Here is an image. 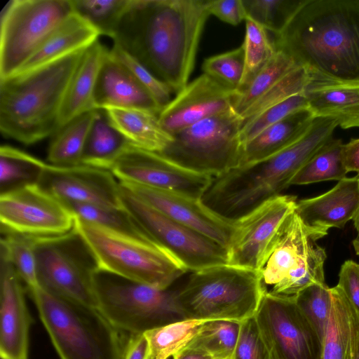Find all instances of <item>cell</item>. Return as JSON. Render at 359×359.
Returning a JSON list of instances; mask_svg holds the SVG:
<instances>
[{"instance_id":"6da1fadb","label":"cell","mask_w":359,"mask_h":359,"mask_svg":"<svg viewBox=\"0 0 359 359\" xmlns=\"http://www.w3.org/2000/svg\"><path fill=\"white\" fill-rule=\"evenodd\" d=\"M209 0H133L113 37L177 94L188 83Z\"/></svg>"},{"instance_id":"7a4b0ae2","label":"cell","mask_w":359,"mask_h":359,"mask_svg":"<svg viewBox=\"0 0 359 359\" xmlns=\"http://www.w3.org/2000/svg\"><path fill=\"white\" fill-rule=\"evenodd\" d=\"M308 72V87L359 84V0H301L273 40Z\"/></svg>"},{"instance_id":"3957f363","label":"cell","mask_w":359,"mask_h":359,"mask_svg":"<svg viewBox=\"0 0 359 359\" xmlns=\"http://www.w3.org/2000/svg\"><path fill=\"white\" fill-rule=\"evenodd\" d=\"M84 51L0 79V130L4 137L29 145L59 130L65 95Z\"/></svg>"},{"instance_id":"277c9868","label":"cell","mask_w":359,"mask_h":359,"mask_svg":"<svg viewBox=\"0 0 359 359\" xmlns=\"http://www.w3.org/2000/svg\"><path fill=\"white\" fill-rule=\"evenodd\" d=\"M27 292L60 359H123L128 339L97 308L39 286Z\"/></svg>"},{"instance_id":"5b68a950","label":"cell","mask_w":359,"mask_h":359,"mask_svg":"<svg viewBox=\"0 0 359 359\" xmlns=\"http://www.w3.org/2000/svg\"><path fill=\"white\" fill-rule=\"evenodd\" d=\"M191 272L175 291L187 319L241 323L255 316L265 293L259 271L226 264Z\"/></svg>"},{"instance_id":"8992f818","label":"cell","mask_w":359,"mask_h":359,"mask_svg":"<svg viewBox=\"0 0 359 359\" xmlns=\"http://www.w3.org/2000/svg\"><path fill=\"white\" fill-rule=\"evenodd\" d=\"M75 229L100 270L161 289L188 271L155 244L76 218Z\"/></svg>"},{"instance_id":"52a82bcc","label":"cell","mask_w":359,"mask_h":359,"mask_svg":"<svg viewBox=\"0 0 359 359\" xmlns=\"http://www.w3.org/2000/svg\"><path fill=\"white\" fill-rule=\"evenodd\" d=\"M97 309L123 333L144 332L187 320L175 291L161 289L97 269Z\"/></svg>"},{"instance_id":"ba28073f","label":"cell","mask_w":359,"mask_h":359,"mask_svg":"<svg viewBox=\"0 0 359 359\" xmlns=\"http://www.w3.org/2000/svg\"><path fill=\"white\" fill-rule=\"evenodd\" d=\"M294 211L284 222L259 273L265 293L294 297L313 284L326 283L325 250Z\"/></svg>"},{"instance_id":"9c48e42d","label":"cell","mask_w":359,"mask_h":359,"mask_svg":"<svg viewBox=\"0 0 359 359\" xmlns=\"http://www.w3.org/2000/svg\"><path fill=\"white\" fill-rule=\"evenodd\" d=\"M241 128L233 110L211 116L173 135L158 154L187 170L215 177L240 165Z\"/></svg>"},{"instance_id":"30bf717a","label":"cell","mask_w":359,"mask_h":359,"mask_svg":"<svg viewBox=\"0 0 359 359\" xmlns=\"http://www.w3.org/2000/svg\"><path fill=\"white\" fill-rule=\"evenodd\" d=\"M39 285L55 296L97 308L94 286L96 262L74 228L55 236H36Z\"/></svg>"},{"instance_id":"8fae6325","label":"cell","mask_w":359,"mask_h":359,"mask_svg":"<svg viewBox=\"0 0 359 359\" xmlns=\"http://www.w3.org/2000/svg\"><path fill=\"white\" fill-rule=\"evenodd\" d=\"M72 0H11L0 23V79L15 72L72 13Z\"/></svg>"},{"instance_id":"7c38bea8","label":"cell","mask_w":359,"mask_h":359,"mask_svg":"<svg viewBox=\"0 0 359 359\" xmlns=\"http://www.w3.org/2000/svg\"><path fill=\"white\" fill-rule=\"evenodd\" d=\"M119 184L123 208L157 245L179 261L188 271L228 264L225 248L170 219L120 182Z\"/></svg>"},{"instance_id":"4fadbf2b","label":"cell","mask_w":359,"mask_h":359,"mask_svg":"<svg viewBox=\"0 0 359 359\" xmlns=\"http://www.w3.org/2000/svg\"><path fill=\"white\" fill-rule=\"evenodd\" d=\"M255 318L274 359H321L322 340L294 296L264 293Z\"/></svg>"},{"instance_id":"5bb4252c","label":"cell","mask_w":359,"mask_h":359,"mask_svg":"<svg viewBox=\"0 0 359 359\" xmlns=\"http://www.w3.org/2000/svg\"><path fill=\"white\" fill-rule=\"evenodd\" d=\"M1 232L31 236H55L72 231L76 217L72 211L38 184L0 194Z\"/></svg>"},{"instance_id":"9a60e30c","label":"cell","mask_w":359,"mask_h":359,"mask_svg":"<svg viewBox=\"0 0 359 359\" xmlns=\"http://www.w3.org/2000/svg\"><path fill=\"white\" fill-rule=\"evenodd\" d=\"M109 170L119 182L173 192L201 200L212 176L182 168L161 154L129 143Z\"/></svg>"},{"instance_id":"2e32d148","label":"cell","mask_w":359,"mask_h":359,"mask_svg":"<svg viewBox=\"0 0 359 359\" xmlns=\"http://www.w3.org/2000/svg\"><path fill=\"white\" fill-rule=\"evenodd\" d=\"M297 201L296 196L279 195L235 222L226 248L228 264L259 271Z\"/></svg>"},{"instance_id":"e0dca14e","label":"cell","mask_w":359,"mask_h":359,"mask_svg":"<svg viewBox=\"0 0 359 359\" xmlns=\"http://www.w3.org/2000/svg\"><path fill=\"white\" fill-rule=\"evenodd\" d=\"M38 185L65 205L123 207L119 182L109 170L85 164L58 166L47 163Z\"/></svg>"},{"instance_id":"ac0fdd59","label":"cell","mask_w":359,"mask_h":359,"mask_svg":"<svg viewBox=\"0 0 359 359\" xmlns=\"http://www.w3.org/2000/svg\"><path fill=\"white\" fill-rule=\"evenodd\" d=\"M237 94L203 73L162 109L160 123L172 136L205 118L233 110Z\"/></svg>"},{"instance_id":"d6986e66","label":"cell","mask_w":359,"mask_h":359,"mask_svg":"<svg viewBox=\"0 0 359 359\" xmlns=\"http://www.w3.org/2000/svg\"><path fill=\"white\" fill-rule=\"evenodd\" d=\"M138 198L170 219L227 248L235 222L225 220L195 200L173 192L119 182Z\"/></svg>"},{"instance_id":"ffe728a7","label":"cell","mask_w":359,"mask_h":359,"mask_svg":"<svg viewBox=\"0 0 359 359\" xmlns=\"http://www.w3.org/2000/svg\"><path fill=\"white\" fill-rule=\"evenodd\" d=\"M0 355L1 359H27L32 322L23 282L3 255L0 265Z\"/></svg>"},{"instance_id":"44dd1931","label":"cell","mask_w":359,"mask_h":359,"mask_svg":"<svg viewBox=\"0 0 359 359\" xmlns=\"http://www.w3.org/2000/svg\"><path fill=\"white\" fill-rule=\"evenodd\" d=\"M359 206V174L345 177L328 191L297 201L295 212L319 239L331 228L342 229Z\"/></svg>"},{"instance_id":"7402d4cb","label":"cell","mask_w":359,"mask_h":359,"mask_svg":"<svg viewBox=\"0 0 359 359\" xmlns=\"http://www.w3.org/2000/svg\"><path fill=\"white\" fill-rule=\"evenodd\" d=\"M95 109H137L159 114L162 108L133 74L107 52L94 90Z\"/></svg>"},{"instance_id":"603a6c76","label":"cell","mask_w":359,"mask_h":359,"mask_svg":"<svg viewBox=\"0 0 359 359\" xmlns=\"http://www.w3.org/2000/svg\"><path fill=\"white\" fill-rule=\"evenodd\" d=\"M99 36L93 26L74 12L14 74L34 70L86 50Z\"/></svg>"},{"instance_id":"cb8c5ba5","label":"cell","mask_w":359,"mask_h":359,"mask_svg":"<svg viewBox=\"0 0 359 359\" xmlns=\"http://www.w3.org/2000/svg\"><path fill=\"white\" fill-rule=\"evenodd\" d=\"M314 118L312 112L306 108L268 127L243 144L238 167L262 161L290 147L307 132Z\"/></svg>"},{"instance_id":"d4e9b609","label":"cell","mask_w":359,"mask_h":359,"mask_svg":"<svg viewBox=\"0 0 359 359\" xmlns=\"http://www.w3.org/2000/svg\"><path fill=\"white\" fill-rule=\"evenodd\" d=\"M107 51L98 40L85 50L65 95L60 115V129L76 117L95 110L94 90Z\"/></svg>"},{"instance_id":"484cf974","label":"cell","mask_w":359,"mask_h":359,"mask_svg":"<svg viewBox=\"0 0 359 359\" xmlns=\"http://www.w3.org/2000/svg\"><path fill=\"white\" fill-rule=\"evenodd\" d=\"M304 94L315 117L333 118L344 129L359 128V84L311 86Z\"/></svg>"},{"instance_id":"4316f807","label":"cell","mask_w":359,"mask_h":359,"mask_svg":"<svg viewBox=\"0 0 359 359\" xmlns=\"http://www.w3.org/2000/svg\"><path fill=\"white\" fill-rule=\"evenodd\" d=\"M105 110L115 128L137 147L161 153L173 139L161 126L157 114L137 109Z\"/></svg>"},{"instance_id":"83f0119b","label":"cell","mask_w":359,"mask_h":359,"mask_svg":"<svg viewBox=\"0 0 359 359\" xmlns=\"http://www.w3.org/2000/svg\"><path fill=\"white\" fill-rule=\"evenodd\" d=\"M111 122L105 109H95L88 130L81 164L109 170L112 163L129 144Z\"/></svg>"},{"instance_id":"f1b7e54d","label":"cell","mask_w":359,"mask_h":359,"mask_svg":"<svg viewBox=\"0 0 359 359\" xmlns=\"http://www.w3.org/2000/svg\"><path fill=\"white\" fill-rule=\"evenodd\" d=\"M332 307L322 342L321 359H351L349 301L337 286L331 287Z\"/></svg>"},{"instance_id":"f546056e","label":"cell","mask_w":359,"mask_h":359,"mask_svg":"<svg viewBox=\"0 0 359 359\" xmlns=\"http://www.w3.org/2000/svg\"><path fill=\"white\" fill-rule=\"evenodd\" d=\"M94 112L95 110L76 117L53 135L47 155L50 164L58 166L81 164L83 148Z\"/></svg>"},{"instance_id":"4dcf8cb0","label":"cell","mask_w":359,"mask_h":359,"mask_svg":"<svg viewBox=\"0 0 359 359\" xmlns=\"http://www.w3.org/2000/svg\"><path fill=\"white\" fill-rule=\"evenodd\" d=\"M46 163L8 145L0 148V194L38 184Z\"/></svg>"},{"instance_id":"1f68e13d","label":"cell","mask_w":359,"mask_h":359,"mask_svg":"<svg viewBox=\"0 0 359 359\" xmlns=\"http://www.w3.org/2000/svg\"><path fill=\"white\" fill-rule=\"evenodd\" d=\"M339 139L332 138L323 145L297 172L290 185H304L328 180L339 181L348 173L342 158Z\"/></svg>"},{"instance_id":"d6a6232c","label":"cell","mask_w":359,"mask_h":359,"mask_svg":"<svg viewBox=\"0 0 359 359\" xmlns=\"http://www.w3.org/2000/svg\"><path fill=\"white\" fill-rule=\"evenodd\" d=\"M298 67L287 54L276 50L271 60L255 76L245 90L237 94L233 107L234 112L241 118L264 94Z\"/></svg>"},{"instance_id":"836d02e7","label":"cell","mask_w":359,"mask_h":359,"mask_svg":"<svg viewBox=\"0 0 359 359\" xmlns=\"http://www.w3.org/2000/svg\"><path fill=\"white\" fill-rule=\"evenodd\" d=\"M66 205L76 219L96 224L159 246L123 207L117 208L82 203H69Z\"/></svg>"},{"instance_id":"e575fe53","label":"cell","mask_w":359,"mask_h":359,"mask_svg":"<svg viewBox=\"0 0 359 359\" xmlns=\"http://www.w3.org/2000/svg\"><path fill=\"white\" fill-rule=\"evenodd\" d=\"M205 320L187 319L144 333L150 359H169L184 348L200 331Z\"/></svg>"},{"instance_id":"d590c367","label":"cell","mask_w":359,"mask_h":359,"mask_svg":"<svg viewBox=\"0 0 359 359\" xmlns=\"http://www.w3.org/2000/svg\"><path fill=\"white\" fill-rule=\"evenodd\" d=\"M245 34L242 43L245 53V69L238 93L245 90L255 76L269 63L276 52L267 30L247 18Z\"/></svg>"},{"instance_id":"8d00e7d4","label":"cell","mask_w":359,"mask_h":359,"mask_svg":"<svg viewBox=\"0 0 359 359\" xmlns=\"http://www.w3.org/2000/svg\"><path fill=\"white\" fill-rule=\"evenodd\" d=\"M1 255L13 265L27 290L39 287L35 253L36 236L1 232Z\"/></svg>"},{"instance_id":"74e56055","label":"cell","mask_w":359,"mask_h":359,"mask_svg":"<svg viewBox=\"0 0 359 359\" xmlns=\"http://www.w3.org/2000/svg\"><path fill=\"white\" fill-rule=\"evenodd\" d=\"M240 323L230 320L206 321L186 346L199 349L214 359H229L235 348Z\"/></svg>"},{"instance_id":"f35d334b","label":"cell","mask_w":359,"mask_h":359,"mask_svg":"<svg viewBox=\"0 0 359 359\" xmlns=\"http://www.w3.org/2000/svg\"><path fill=\"white\" fill-rule=\"evenodd\" d=\"M133 0H72L74 11L100 35L113 39Z\"/></svg>"},{"instance_id":"ab89813d","label":"cell","mask_w":359,"mask_h":359,"mask_svg":"<svg viewBox=\"0 0 359 359\" xmlns=\"http://www.w3.org/2000/svg\"><path fill=\"white\" fill-rule=\"evenodd\" d=\"M246 18L278 35L284 29L301 0H242Z\"/></svg>"},{"instance_id":"60d3db41","label":"cell","mask_w":359,"mask_h":359,"mask_svg":"<svg viewBox=\"0 0 359 359\" xmlns=\"http://www.w3.org/2000/svg\"><path fill=\"white\" fill-rule=\"evenodd\" d=\"M311 83L306 70L298 67L276 83L241 116L242 126L265 109L297 94L305 92Z\"/></svg>"},{"instance_id":"b9f144b4","label":"cell","mask_w":359,"mask_h":359,"mask_svg":"<svg viewBox=\"0 0 359 359\" xmlns=\"http://www.w3.org/2000/svg\"><path fill=\"white\" fill-rule=\"evenodd\" d=\"M203 73L229 89L238 93L245 69V53L240 47L204 60Z\"/></svg>"},{"instance_id":"7bdbcfd3","label":"cell","mask_w":359,"mask_h":359,"mask_svg":"<svg viewBox=\"0 0 359 359\" xmlns=\"http://www.w3.org/2000/svg\"><path fill=\"white\" fill-rule=\"evenodd\" d=\"M294 299L323 342L332 307L331 288L326 283L313 284L295 295Z\"/></svg>"},{"instance_id":"ee69618b","label":"cell","mask_w":359,"mask_h":359,"mask_svg":"<svg viewBox=\"0 0 359 359\" xmlns=\"http://www.w3.org/2000/svg\"><path fill=\"white\" fill-rule=\"evenodd\" d=\"M306 108H308V102L303 93L291 96L265 109L243 125L241 130L242 144L288 115Z\"/></svg>"},{"instance_id":"f6af8a7d","label":"cell","mask_w":359,"mask_h":359,"mask_svg":"<svg viewBox=\"0 0 359 359\" xmlns=\"http://www.w3.org/2000/svg\"><path fill=\"white\" fill-rule=\"evenodd\" d=\"M110 52L133 74L162 109L171 101V93H173L171 88L137 60L114 44Z\"/></svg>"},{"instance_id":"bcb514c9","label":"cell","mask_w":359,"mask_h":359,"mask_svg":"<svg viewBox=\"0 0 359 359\" xmlns=\"http://www.w3.org/2000/svg\"><path fill=\"white\" fill-rule=\"evenodd\" d=\"M230 359H274L255 316L240 323L238 337Z\"/></svg>"},{"instance_id":"7dc6e473","label":"cell","mask_w":359,"mask_h":359,"mask_svg":"<svg viewBox=\"0 0 359 359\" xmlns=\"http://www.w3.org/2000/svg\"><path fill=\"white\" fill-rule=\"evenodd\" d=\"M359 315V264L347 260L341 265L337 285Z\"/></svg>"},{"instance_id":"c3c4849f","label":"cell","mask_w":359,"mask_h":359,"mask_svg":"<svg viewBox=\"0 0 359 359\" xmlns=\"http://www.w3.org/2000/svg\"><path fill=\"white\" fill-rule=\"evenodd\" d=\"M210 15L223 22L237 25L246 19V13L242 0H209Z\"/></svg>"},{"instance_id":"681fc988","label":"cell","mask_w":359,"mask_h":359,"mask_svg":"<svg viewBox=\"0 0 359 359\" xmlns=\"http://www.w3.org/2000/svg\"><path fill=\"white\" fill-rule=\"evenodd\" d=\"M123 359H150L149 344L144 334L129 335Z\"/></svg>"},{"instance_id":"f907efd6","label":"cell","mask_w":359,"mask_h":359,"mask_svg":"<svg viewBox=\"0 0 359 359\" xmlns=\"http://www.w3.org/2000/svg\"><path fill=\"white\" fill-rule=\"evenodd\" d=\"M342 158L347 172L359 174V138L351 139L342 146Z\"/></svg>"},{"instance_id":"816d5d0a","label":"cell","mask_w":359,"mask_h":359,"mask_svg":"<svg viewBox=\"0 0 359 359\" xmlns=\"http://www.w3.org/2000/svg\"><path fill=\"white\" fill-rule=\"evenodd\" d=\"M349 311L352 330L351 359H359V315L351 305L350 302Z\"/></svg>"},{"instance_id":"f5cc1de1","label":"cell","mask_w":359,"mask_h":359,"mask_svg":"<svg viewBox=\"0 0 359 359\" xmlns=\"http://www.w3.org/2000/svg\"><path fill=\"white\" fill-rule=\"evenodd\" d=\"M172 359H214L211 355L199 349L185 347L172 356Z\"/></svg>"},{"instance_id":"db71d44e","label":"cell","mask_w":359,"mask_h":359,"mask_svg":"<svg viewBox=\"0 0 359 359\" xmlns=\"http://www.w3.org/2000/svg\"><path fill=\"white\" fill-rule=\"evenodd\" d=\"M355 229L357 231V236L353 241V246L356 255L359 257V206L352 219Z\"/></svg>"},{"instance_id":"11a10c76","label":"cell","mask_w":359,"mask_h":359,"mask_svg":"<svg viewBox=\"0 0 359 359\" xmlns=\"http://www.w3.org/2000/svg\"><path fill=\"white\" fill-rule=\"evenodd\" d=\"M229 359H230V358H229Z\"/></svg>"}]
</instances>
